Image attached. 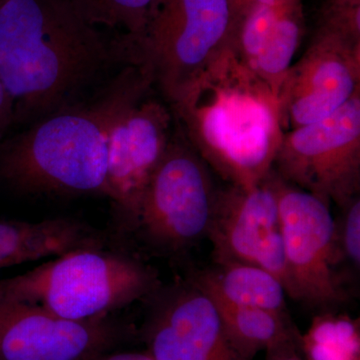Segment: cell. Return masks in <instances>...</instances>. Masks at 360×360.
Returning <instances> with one entry per match:
<instances>
[{
  "label": "cell",
  "mask_w": 360,
  "mask_h": 360,
  "mask_svg": "<svg viewBox=\"0 0 360 360\" xmlns=\"http://www.w3.org/2000/svg\"><path fill=\"white\" fill-rule=\"evenodd\" d=\"M131 63L124 35L106 39L58 0L0 4V82L15 120L37 122L70 105L104 71Z\"/></svg>",
  "instance_id": "1"
},
{
  "label": "cell",
  "mask_w": 360,
  "mask_h": 360,
  "mask_svg": "<svg viewBox=\"0 0 360 360\" xmlns=\"http://www.w3.org/2000/svg\"><path fill=\"white\" fill-rule=\"evenodd\" d=\"M155 89L143 66H122L89 103H72L0 146V181L25 194L108 198V144L123 111Z\"/></svg>",
  "instance_id": "2"
},
{
  "label": "cell",
  "mask_w": 360,
  "mask_h": 360,
  "mask_svg": "<svg viewBox=\"0 0 360 360\" xmlns=\"http://www.w3.org/2000/svg\"><path fill=\"white\" fill-rule=\"evenodd\" d=\"M172 110L187 141L229 186L250 188L274 169L284 134L276 96L231 49Z\"/></svg>",
  "instance_id": "3"
},
{
  "label": "cell",
  "mask_w": 360,
  "mask_h": 360,
  "mask_svg": "<svg viewBox=\"0 0 360 360\" xmlns=\"http://www.w3.org/2000/svg\"><path fill=\"white\" fill-rule=\"evenodd\" d=\"M160 288L158 274L139 260L103 248H84L2 279L0 300L84 321L150 297Z\"/></svg>",
  "instance_id": "4"
},
{
  "label": "cell",
  "mask_w": 360,
  "mask_h": 360,
  "mask_svg": "<svg viewBox=\"0 0 360 360\" xmlns=\"http://www.w3.org/2000/svg\"><path fill=\"white\" fill-rule=\"evenodd\" d=\"M233 20L231 0H153L131 44L170 108L231 49Z\"/></svg>",
  "instance_id": "5"
},
{
  "label": "cell",
  "mask_w": 360,
  "mask_h": 360,
  "mask_svg": "<svg viewBox=\"0 0 360 360\" xmlns=\"http://www.w3.org/2000/svg\"><path fill=\"white\" fill-rule=\"evenodd\" d=\"M212 172L175 129L144 191L136 231L167 252L186 250L207 236L219 191Z\"/></svg>",
  "instance_id": "6"
},
{
  "label": "cell",
  "mask_w": 360,
  "mask_h": 360,
  "mask_svg": "<svg viewBox=\"0 0 360 360\" xmlns=\"http://www.w3.org/2000/svg\"><path fill=\"white\" fill-rule=\"evenodd\" d=\"M359 94L360 23L324 11L314 39L277 94L283 131L328 117Z\"/></svg>",
  "instance_id": "7"
},
{
  "label": "cell",
  "mask_w": 360,
  "mask_h": 360,
  "mask_svg": "<svg viewBox=\"0 0 360 360\" xmlns=\"http://www.w3.org/2000/svg\"><path fill=\"white\" fill-rule=\"evenodd\" d=\"M274 170L340 208L359 196L360 94L328 117L284 132Z\"/></svg>",
  "instance_id": "8"
},
{
  "label": "cell",
  "mask_w": 360,
  "mask_h": 360,
  "mask_svg": "<svg viewBox=\"0 0 360 360\" xmlns=\"http://www.w3.org/2000/svg\"><path fill=\"white\" fill-rule=\"evenodd\" d=\"M277 193L279 231L290 270V297L314 307L340 304L347 295L336 272L341 259L330 205L278 175Z\"/></svg>",
  "instance_id": "9"
},
{
  "label": "cell",
  "mask_w": 360,
  "mask_h": 360,
  "mask_svg": "<svg viewBox=\"0 0 360 360\" xmlns=\"http://www.w3.org/2000/svg\"><path fill=\"white\" fill-rule=\"evenodd\" d=\"M153 91L123 111L108 137V198L125 231H136L144 191L176 129L169 104Z\"/></svg>",
  "instance_id": "10"
},
{
  "label": "cell",
  "mask_w": 360,
  "mask_h": 360,
  "mask_svg": "<svg viewBox=\"0 0 360 360\" xmlns=\"http://www.w3.org/2000/svg\"><path fill=\"white\" fill-rule=\"evenodd\" d=\"M129 335V328L110 315L75 321L0 300V360H91Z\"/></svg>",
  "instance_id": "11"
},
{
  "label": "cell",
  "mask_w": 360,
  "mask_h": 360,
  "mask_svg": "<svg viewBox=\"0 0 360 360\" xmlns=\"http://www.w3.org/2000/svg\"><path fill=\"white\" fill-rule=\"evenodd\" d=\"M153 297L144 338L155 360H248L225 335L212 298L191 279Z\"/></svg>",
  "instance_id": "12"
},
{
  "label": "cell",
  "mask_w": 360,
  "mask_h": 360,
  "mask_svg": "<svg viewBox=\"0 0 360 360\" xmlns=\"http://www.w3.org/2000/svg\"><path fill=\"white\" fill-rule=\"evenodd\" d=\"M303 33L302 0L251 4L234 16L231 49L277 98Z\"/></svg>",
  "instance_id": "13"
},
{
  "label": "cell",
  "mask_w": 360,
  "mask_h": 360,
  "mask_svg": "<svg viewBox=\"0 0 360 360\" xmlns=\"http://www.w3.org/2000/svg\"><path fill=\"white\" fill-rule=\"evenodd\" d=\"M279 229L277 175L274 170L250 188L219 189L207 238L217 264H253L260 245Z\"/></svg>",
  "instance_id": "14"
},
{
  "label": "cell",
  "mask_w": 360,
  "mask_h": 360,
  "mask_svg": "<svg viewBox=\"0 0 360 360\" xmlns=\"http://www.w3.org/2000/svg\"><path fill=\"white\" fill-rule=\"evenodd\" d=\"M84 248H104L97 232L72 219L0 221V269Z\"/></svg>",
  "instance_id": "15"
},
{
  "label": "cell",
  "mask_w": 360,
  "mask_h": 360,
  "mask_svg": "<svg viewBox=\"0 0 360 360\" xmlns=\"http://www.w3.org/2000/svg\"><path fill=\"white\" fill-rule=\"evenodd\" d=\"M191 281L212 300L286 314L288 293L283 284L257 265L221 264L196 274Z\"/></svg>",
  "instance_id": "16"
},
{
  "label": "cell",
  "mask_w": 360,
  "mask_h": 360,
  "mask_svg": "<svg viewBox=\"0 0 360 360\" xmlns=\"http://www.w3.org/2000/svg\"><path fill=\"white\" fill-rule=\"evenodd\" d=\"M212 300L225 335L245 359L250 360L260 350L269 352L293 343V333L286 314Z\"/></svg>",
  "instance_id": "17"
},
{
  "label": "cell",
  "mask_w": 360,
  "mask_h": 360,
  "mask_svg": "<svg viewBox=\"0 0 360 360\" xmlns=\"http://www.w3.org/2000/svg\"><path fill=\"white\" fill-rule=\"evenodd\" d=\"M302 347L307 360H359L356 321L342 315L317 316L303 336Z\"/></svg>",
  "instance_id": "18"
},
{
  "label": "cell",
  "mask_w": 360,
  "mask_h": 360,
  "mask_svg": "<svg viewBox=\"0 0 360 360\" xmlns=\"http://www.w3.org/2000/svg\"><path fill=\"white\" fill-rule=\"evenodd\" d=\"M90 25L122 30L130 42L139 39L153 0H58Z\"/></svg>",
  "instance_id": "19"
},
{
  "label": "cell",
  "mask_w": 360,
  "mask_h": 360,
  "mask_svg": "<svg viewBox=\"0 0 360 360\" xmlns=\"http://www.w3.org/2000/svg\"><path fill=\"white\" fill-rule=\"evenodd\" d=\"M340 224L335 221V238L340 259H347L354 269L360 264V200L356 196L341 207Z\"/></svg>",
  "instance_id": "20"
},
{
  "label": "cell",
  "mask_w": 360,
  "mask_h": 360,
  "mask_svg": "<svg viewBox=\"0 0 360 360\" xmlns=\"http://www.w3.org/2000/svg\"><path fill=\"white\" fill-rule=\"evenodd\" d=\"M253 264L269 272L283 284L288 296L290 295V276L285 250L281 231L271 232L260 245Z\"/></svg>",
  "instance_id": "21"
},
{
  "label": "cell",
  "mask_w": 360,
  "mask_h": 360,
  "mask_svg": "<svg viewBox=\"0 0 360 360\" xmlns=\"http://www.w3.org/2000/svg\"><path fill=\"white\" fill-rule=\"evenodd\" d=\"M15 122V103L4 84L0 82V141Z\"/></svg>",
  "instance_id": "22"
},
{
  "label": "cell",
  "mask_w": 360,
  "mask_h": 360,
  "mask_svg": "<svg viewBox=\"0 0 360 360\" xmlns=\"http://www.w3.org/2000/svg\"><path fill=\"white\" fill-rule=\"evenodd\" d=\"M91 360H155L148 352H108Z\"/></svg>",
  "instance_id": "23"
},
{
  "label": "cell",
  "mask_w": 360,
  "mask_h": 360,
  "mask_svg": "<svg viewBox=\"0 0 360 360\" xmlns=\"http://www.w3.org/2000/svg\"><path fill=\"white\" fill-rule=\"evenodd\" d=\"M328 6L338 7H359L360 0H329Z\"/></svg>",
  "instance_id": "24"
},
{
  "label": "cell",
  "mask_w": 360,
  "mask_h": 360,
  "mask_svg": "<svg viewBox=\"0 0 360 360\" xmlns=\"http://www.w3.org/2000/svg\"><path fill=\"white\" fill-rule=\"evenodd\" d=\"M250 0H231L232 11H233V18L243 9L248 6Z\"/></svg>",
  "instance_id": "25"
},
{
  "label": "cell",
  "mask_w": 360,
  "mask_h": 360,
  "mask_svg": "<svg viewBox=\"0 0 360 360\" xmlns=\"http://www.w3.org/2000/svg\"><path fill=\"white\" fill-rule=\"evenodd\" d=\"M292 1V0H250V4H281L284 2Z\"/></svg>",
  "instance_id": "26"
},
{
  "label": "cell",
  "mask_w": 360,
  "mask_h": 360,
  "mask_svg": "<svg viewBox=\"0 0 360 360\" xmlns=\"http://www.w3.org/2000/svg\"><path fill=\"white\" fill-rule=\"evenodd\" d=\"M2 1H4V0H0V4H1Z\"/></svg>",
  "instance_id": "27"
}]
</instances>
